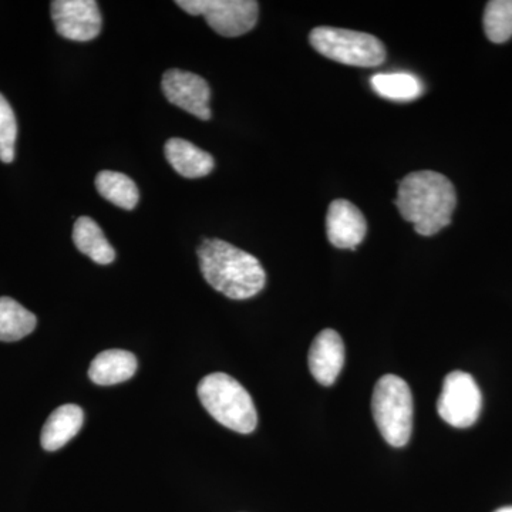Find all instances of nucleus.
<instances>
[{
  "label": "nucleus",
  "instance_id": "f257e3e1",
  "mask_svg": "<svg viewBox=\"0 0 512 512\" xmlns=\"http://www.w3.org/2000/svg\"><path fill=\"white\" fill-rule=\"evenodd\" d=\"M396 205L417 234L431 237L450 225L457 207L456 188L443 174L417 171L400 181Z\"/></svg>",
  "mask_w": 512,
  "mask_h": 512
},
{
  "label": "nucleus",
  "instance_id": "f03ea898",
  "mask_svg": "<svg viewBox=\"0 0 512 512\" xmlns=\"http://www.w3.org/2000/svg\"><path fill=\"white\" fill-rule=\"evenodd\" d=\"M197 254L205 281L227 298L245 301L265 288L266 274L261 262L229 242L204 239Z\"/></svg>",
  "mask_w": 512,
  "mask_h": 512
},
{
  "label": "nucleus",
  "instance_id": "7ed1b4c3",
  "mask_svg": "<svg viewBox=\"0 0 512 512\" xmlns=\"http://www.w3.org/2000/svg\"><path fill=\"white\" fill-rule=\"evenodd\" d=\"M204 409L222 426L241 434L252 433L258 424L254 400L244 386L225 373H212L198 384Z\"/></svg>",
  "mask_w": 512,
  "mask_h": 512
},
{
  "label": "nucleus",
  "instance_id": "20e7f679",
  "mask_svg": "<svg viewBox=\"0 0 512 512\" xmlns=\"http://www.w3.org/2000/svg\"><path fill=\"white\" fill-rule=\"evenodd\" d=\"M372 410L377 429L390 446L404 447L409 443L413 430V396L402 377L386 375L376 383Z\"/></svg>",
  "mask_w": 512,
  "mask_h": 512
},
{
  "label": "nucleus",
  "instance_id": "39448f33",
  "mask_svg": "<svg viewBox=\"0 0 512 512\" xmlns=\"http://www.w3.org/2000/svg\"><path fill=\"white\" fill-rule=\"evenodd\" d=\"M309 42L320 55L348 66L376 67L386 60V47L369 33L320 26L312 30Z\"/></svg>",
  "mask_w": 512,
  "mask_h": 512
},
{
  "label": "nucleus",
  "instance_id": "423d86ee",
  "mask_svg": "<svg viewBox=\"0 0 512 512\" xmlns=\"http://www.w3.org/2000/svg\"><path fill=\"white\" fill-rule=\"evenodd\" d=\"M175 5L192 16H202L214 32L225 37L251 32L259 18L255 0H178Z\"/></svg>",
  "mask_w": 512,
  "mask_h": 512
},
{
  "label": "nucleus",
  "instance_id": "0eeeda50",
  "mask_svg": "<svg viewBox=\"0 0 512 512\" xmlns=\"http://www.w3.org/2000/svg\"><path fill=\"white\" fill-rule=\"evenodd\" d=\"M481 407L483 396L473 376L461 370L447 375L437 402L441 419L457 429H467L476 424Z\"/></svg>",
  "mask_w": 512,
  "mask_h": 512
},
{
  "label": "nucleus",
  "instance_id": "6e6552de",
  "mask_svg": "<svg viewBox=\"0 0 512 512\" xmlns=\"http://www.w3.org/2000/svg\"><path fill=\"white\" fill-rule=\"evenodd\" d=\"M52 19L57 33L73 42H90L100 35L101 13L94 0H55Z\"/></svg>",
  "mask_w": 512,
  "mask_h": 512
},
{
  "label": "nucleus",
  "instance_id": "1a4fd4ad",
  "mask_svg": "<svg viewBox=\"0 0 512 512\" xmlns=\"http://www.w3.org/2000/svg\"><path fill=\"white\" fill-rule=\"evenodd\" d=\"M165 99L200 120L211 119V89L198 74L180 69L167 70L161 80Z\"/></svg>",
  "mask_w": 512,
  "mask_h": 512
},
{
  "label": "nucleus",
  "instance_id": "9d476101",
  "mask_svg": "<svg viewBox=\"0 0 512 512\" xmlns=\"http://www.w3.org/2000/svg\"><path fill=\"white\" fill-rule=\"evenodd\" d=\"M326 232L333 247L356 249L366 238L365 215L352 202L335 200L329 205Z\"/></svg>",
  "mask_w": 512,
  "mask_h": 512
},
{
  "label": "nucleus",
  "instance_id": "9b49d317",
  "mask_svg": "<svg viewBox=\"0 0 512 512\" xmlns=\"http://www.w3.org/2000/svg\"><path fill=\"white\" fill-rule=\"evenodd\" d=\"M308 362L316 382L332 386L345 365V345L339 333L333 329L322 330L313 340Z\"/></svg>",
  "mask_w": 512,
  "mask_h": 512
},
{
  "label": "nucleus",
  "instance_id": "f8f14e48",
  "mask_svg": "<svg viewBox=\"0 0 512 512\" xmlns=\"http://www.w3.org/2000/svg\"><path fill=\"white\" fill-rule=\"evenodd\" d=\"M164 151L168 163L181 177L201 178L214 170L215 161L211 154L183 138L168 140Z\"/></svg>",
  "mask_w": 512,
  "mask_h": 512
},
{
  "label": "nucleus",
  "instance_id": "ddd939ff",
  "mask_svg": "<svg viewBox=\"0 0 512 512\" xmlns=\"http://www.w3.org/2000/svg\"><path fill=\"white\" fill-rule=\"evenodd\" d=\"M137 366V357L127 350H104L94 357L89 377L99 386H113L130 380L136 375Z\"/></svg>",
  "mask_w": 512,
  "mask_h": 512
},
{
  "label": "nucleus",
  "instance_id": "4468645a",
  "mask_svg": "<svg viewBox=\"0 0 512 512\" xmlns=\"http://www.w3.org/2000/svg\"><path fill=\"white\" fill-rule=\"evenodd\" d=\"M83 410L76 404H63L50 414L43 426L40 443L46 451H57L66 446L82 430Z\"/></svg>",
  "mask_w": 512,
  "mask_h": 512
},
{
  "label": "nucleus",
  "instance_id": "2eb2a0df",
  "mask_svg": "<svg viewBox=\"0 0 512 512\" xmlns=\"http://www.w3.org/2000/svg\"><path fill=\"white\" fill-rule=\"evenodd\" d=\"M73 241L76 248L96 264L109 265L116 259V252L106 235L90 217H80L74 222Z\"/></svg>",
  "mask_w": 512,
  "mask_h": 512
},
{
  "label": "nucleus",
  "instance_id": "dca6fc26",
  "mask_svg": "<svg viewBox=\"0 0 512 512\" xmlns=\"http://www.w3.org/2000/svg\"><path fill=\"white\" fill-rule=\"evenodd\" d=\"M375 93L386 100L407 103L424 93L423 82L412 73H379L370 79Z\"/></svg>",
  "mask_w": 512,
  "mask_h": 512
},
{
  "label": "nucleus",
  "instance_id": "f3484780",
  "mask_svg": "<svg viewBox=\"0 0 512 512\" xmlns=\"http://www.w3.org/2000/svg\"><path fill=\"white\" fill-rule=\"evenodd\" d=\"M37 319L15 299L0 298V340L18 342L36 329Z\"/></svg>",
  "mask_w": 512,
  "mask_h": 512
},
{
  "label": "nucleus",
  "instance_id": "a211bd4d",
  "mask_svg": "<svg viewBox=\"0 0 512 512\" xmlns=\"http://www.w3.org/2000/svg\"><path fill=\"white\" fill-rule=\"evenodd\" d=\"M96 188L104 200L123 210H134L140 200L136 183L117 171L104 170L97 174Z\"/></svg>",
  "mask_w": 512,
  "mask_h": 512
},
{
  "label": "nucleus",
  "instance_id": "6ab92c4d",
  "mask_svg": "<svg viewBox=\"0 0 512 512\" xmlns=\"http://www.w3.org/2000/svg\"><path fill=\"white\" fill-rule=\"evenodd\" d=\"M485 35L493 43H505L512 37V0H491L484 12Z\"/></svg>",
  "mask_w": 512,
  "mask_h": 512
},
{
  "label": "nucleus",
  "instance_id": "aec40b11",
  "mask_svg": "<svg viewBox=\"0 0 512 512\" xmlns=\"http://www.w3.org/2000/svg\"><path fill=\"white\" fill-rule=\"evenodd\" d=\"M18 138V121L9 101L0 93V161L5 164L15 160V144Z\"/></svg>",
  "mask_w": 512,
  "mask_h": 512
},
{
  "label": "nucleus",
  "instance_id": "412c9836",
  "mask_svg": "<svg viewBox=\"0 0 512 512\" xmlns=\"http://www.w3.org/2000/svg\"><path fill=\"white\" fill-rule=\"evenodd\" d=\"M495 512H512V507L500 508V510H497Z\"/></svg>",
  "mask_w": 512,
  "mask_h": 512
}]
</instances>
